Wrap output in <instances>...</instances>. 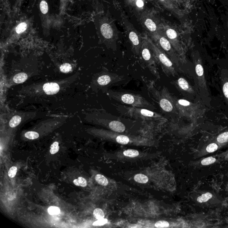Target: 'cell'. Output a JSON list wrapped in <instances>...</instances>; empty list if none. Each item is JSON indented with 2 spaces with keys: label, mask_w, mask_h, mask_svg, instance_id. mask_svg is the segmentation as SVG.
<instances>
[{
  "label": "cell",
  "mask_w": 228,
  "mask_h": 228,
  "mask_svg": "<svg viewBox=\"0 0 228 228\" xmlns=\"http://www.w3.org/2000/svg\"><path fill=\"white\" fill-rule=\"evenodd\" d=\"M76 78V75H74L69 78L58 81L46 82L43 84H40L39 85H37L34 87L29 86L33 87L32 90H29V92H33V94L36 95L39 93L47 95H55L59 93L62 89L66 87L69 84L72 83Z\"/></svg>",
  "instance_id": "cell-1"
},
{
  "label": "cell",
  "mask_w": 228,
  "mask_h": 228,
  "mask_svg": "<svg viewBox=\"0 0 228 228\" xmlns=\"http://www.w3.org/2000/svg\"><path fill=\"white\" fill-rule=\"evenodd\" d=\"M110 97L117 101L133 107L152 109L153 106L140 95L124 92L109 91Z\"/></svg>",
  "instance_id": "cell-2"
},
{
  "label": "cell",
  "mask_w": 228,
  "mask_h": 228,
  "mask_svg": "<svg viewBox=\"0 0 228 228\" xmlns=\"http://www.w3.org/2000/svg\"><path fill=\"white\" fill-rule=\"evenodd\" d=\"M147 38L156 60L162 67L165 73H168L171 75L174 74L175 72L174 67L171 59L168 58L165 52L154 43L151 39L148 37Z\"/></svg>",
  "instance_id": "cell-3"
},
{
  "label": "cell",
  "mask_w": 228,
  "mask_h": 228,
  "mask_svg": "<svg viewBox=\"0 0 228 228\" xmlns=\"http://www.w3.org/2000/svg\"><path fill=\"white\" fill-rule=\"evenodd\" d=\"M120 111L125 115L134 118H145L146 119H157L163 118L160 114L148 109L136 107H120Z\"/></svg>",
  "instance_id": "cell-4"
},
{
  "label": "cell",
  "mask_w": 228,
  "mask_h": 228,
  "mask_svg": "<svg viewBox=\"0 0 228 228\" xmlns=\"http://www.w3.org/2000/svg\"><path fill=\"white\" fill-rule=\"evenodd\" d=\"M141 22L144 29L152 38L159 33L161 25L155 16L151 13L143 12L141 16Z\"/></svg>",
  "instance_id": "cell-5"
},
{
  "label": "cell",
  "mask_w": 228,
  "mask_h": 228,
  "mask_svg": "<svg viewBox=\"0 0 228 228\" xmlns=\"http://www.w3.org/2000/svg\"><path fill=\"white\" fill-rule=\"evenodd\" d=\"M123 22L125 27L129 39L132 44L135 52L139 54L141 50L143 37H141L133 25L129 22L125 16L122 17Z\"/></svg>",
  "instance_id": "cell-6"
},
{
  "label": "cell",
  "mask_w": 228,
  "mask_h": 228,
  "mask_svg": "<svg viewBox=\"0 0 228 228\" xmlns=\"http://www.w3.org/2000/svg\"><path fill=\"white\" fill-rule=\"evenodd\" d=\"M141 56L149 68L155 75L156 73L155 57L148 41L147 37H143L141 50Z\"/></svg>",
  "instance_id": "cell-7"
},
{
  "label": "cell",
  "mask_w": 228,
  "mask_h": 228,
  "mask_svg": "<svg viewBox=\"0 0 228 228\" xmlns=\"http://www.w3.org/2000/svg\"><path fill=\"white\" fill-rule=\"evenodd\" d=\"M100 32L102 35L110 44L115 43L118 39V31L113 22L107 20L101 25Z\"/></svg>",
  "instance_id": "cell-8"
},
{
  "label": "cell",
  "mask_w": 228,
  "mask_h": 228,
  "mask_svg": "<svg viewBox=\"0 0 228 228\" xmlns=\"http://www.w3.org/2000/svg\"><path fill=\"white\" fill-rule=\"evenodd\" d=\"M152 39L156 42V45L159 46V47L170 57L171 60H174V61L175 62V59H174L175 53L172 44H171L161 29L159 33Z\"/></svg>",
  "instance_id": "cell-9"
},
{
  "label": "cell",
  "mask_w": 228,
  "mask_h": 228,
  "mask_svg": "<svg viewBox=\"0 0 228 228\" xmlns=\"http://www.w3.org/2000/svg\"><path fill=\"white\" fill-rule=\"evenodd\" d=\"M160 29L174 48L176 49L177 43V34L175 30L171 27L161 25Z\"/></svg>",
  "instance_id": "cell-10"
},
{
  "label": "cell",
  "mask_w": 228,
  "mask_h": 228,
  "mask_svg": "<svg viewBox=\"0 0 228 228\" xmlns=\"http://www.w3.org/2000/svg\"><path fill=\"white\" fill-rule=\"evenodd\" d=\"M36 116L35 112H21L17 113L11 118L9 122L10 128H14L19 125L24 119L27 117H34Z\"/></svg>",
  "instance_id": "cell-11"
},
{
  "label": "cell",
  "mask_w": 228,
  "mask_h": 228,
  "mask_svg": "<svg viewBox=\"0 0 228 228\" xmlns=\"http://www.w3.org/2000/svg\"><path fill=\"white\" fill-rule=\"evenodd\" d=\"M116 75L112 74H105L100 76L97 80V83L101 86H106L116 82Z\"/></svg>",
  "instance_id": "cell-12"
},
{
  "label": "cell",
  "mask_w": 228,
  "mask_h": 228,
  "mask_svg": "<svg viewBox=\"0 0 228 228\" xmlns=\"http://www.w3.org/2000/svg\"><path fill=\"white\" fill-rule=\"evenodd\" d=\"M156 98H157L156 99L159 102V105L163 110L167 112L173 111L174 106L171 101L169 100V98L159 96L158 95Z\"/></svg>",
  "instance_id": "cell-13"
},
{
  "label": "cell",
  "mask_w": 228,
  "mask_h": 228,
  "mask_svg": "<svg viewBox=\"0 0 228 228\" xmlns=\"http://www.w3.org/2000/svg\"><path fill=\"white\" fill-rule=\"evenodd\" d=\"M28 78L27 73H19L15 75L13 78V82L15 84H21L25 82Z\"/></svg>",
  "instance_id": "cell-14"
},
{
  "label": "cell",
  "mask_w": 228,
  "mask_h": 228,
  "mask_svg": "<svg viewBox=\"0 0 228 228\" xmlns=\"http://www.w3.org/2000/svg\"><path fill=\"white\" fill-rule=\"evenodd\" d=\"M159 3L162 5L164 7L173 12L176 11L175 6L172 0H157Z\"/></svg>",
  "instance_id": "cell-15"
},
{
  "label": "cell",
  "mask_w": 228,
  "mask_h": 228,
  "mask_svg": "<svg viewBox=\"0 0 228 228\" xmlns=\"http://www.w3.org/2000/svg\"><path fill=\"white\" fill-rule=\"evenodd\" d=\"M95 179L99 184L103 186H107L108 184V179L105 176L101 174L96 175L95 177Z\"/></svg>",
  "instance_id": "cell-16"
},
{
  "label": "cell",
  "mask_w": 228,
  "mask_h": 228,
  "mask_svg": "<svg viewBox=\"0 0 228 228\" xmlns=\"http://www.w3.org/2000/svg\"><path fill=\"white\" fill-rule=\"evenodd\" d=\"M178 85L181 89L184 90H188L189 88V83L187 81L183 78H180L177 81Z\"/></svg>",
  "instance_id": "cell-17"
},
{
  "label": "cell",
  "mask_w": 228,
  "mask_h": 228,
  "mask_svg": "<svg viewBox=\"0 0 228 228\" xmlns=\"http://www.w3.org/2000/svg\"><path fill=\"white\" fill-rule=\"evenodd\" d=\"M134 180L137 182L140 183H146L148 181V178L146 176L142 174H138L134 176Z\"/></svg>",
  "instance_id": "cell-18"
},
{
  "label": "cell",
  "mask_w": 228,
  "mask_h": 228,
  "mask_svg": "<svg viewBox=\"0 0 228 228\" xmlns=\"http://www.w3.org/2000/svg\"><path fill=\"white\" fill-rule=\"evenodd\" d=\"M131 3L133 4L134 6L137 9V10L143 9L144 6V0H130Z\"/></svg>",
  "instance_id": "cell-19"
},
{
  "label": "cell",
  "mask_w": 228,
  "mask_h": 228,
  "mask_svg": "<svg viewBox=\"0 0 228 228\" xmlns=\"http://www.w3.org/2000/svg\"><path fill=\"white\" fill-rule=\"evenodd\" d=\"M73 182L76 186L85 187L87 185V180L82 177H79L77 179H75Z\"/></svg>",
  "instance_id": "cell-20"
},
{
  "label": "cell",
  "mask_w": 228,
  "mask_h": 228,
  "mask_svg": "<svg viewBox=\"0 0 228 228\" xmlns=\"http://www.w3.org/2000/svg\"><path fill=\"white\" fill-rule=\"evenodd\" d=\"M25 136L28 139L33 140L39 138V134L37 132L32 130V131H28L26 132Z\"/></svg>",
  "instance_id": "cell-21"
},
{
  "label": "cell",
  "mask_w": 228,
  "mask_h": 228,
  "mask_svg": "<svg viewBox=\"0 0 228 228\" xmlns=\"http://www.w3.org/2000/svg\"><path fill=\"white\" fill-rule=\"evenodd\" d=\"M212 197V194L209 193H207L206 194H203L201 196H199L197 200L200 203L205 202L211 199Z\"/></svg>",
  "instance_id": "cell-22"
},
{
  "label": "cell",
  "mask_w": 228,
  "mask_h": 228,
  "mask_svg": "<svg viewBox=\"0 0 228 228\" xmlns=\"http://www.w3.org/2000/svg\"><path fill=\"white\" fill-rule=\"evenodd\" d=\"M123 154L125 156L128 157H135L139 155V153L138 151L133 149H128L125 151L123 152Z\"/></svg>",
  "instance_id": "cell-23"
},
{
  "label": "cell",
  "mask_w": 228,
  "mask_h": 228,
  "mask_svg": "<svg viewBox=\"0 0 228 228\" xmlns=\"http://www.w3.org/2000/svg\"><path fill=\"white\" fill-rule=\"evenodd\" d=\"M116 141L122 144H127L129 142V139L128 136L123 135L118 136L116 138Z\"/></svg>",
  "instance_id": "cell-24"
},
{
  "label": "cell",
  "mask_w": 228,
  "mask_h": 228,
  "mask_svg": "<svg viewBox=\"0 0 228 228\" xmlns=\"http://www.w3.org/2000/svg\"><path fill=\"white\" fill-rule=\"evenodd\" d=\"M72 67L69 63H65L61 65L60 70L62 73H67L72 70Z\"/></svg>",
  "instance_id": "cell-25"
},
{
  "label": "cell",
  "mask_w": 228,
  "mask_h": 228,
  "mask_svg": "<svg viewBox=\"0 0 228 228\" xmlns=\"http://www.w3.org/2000/svg\"><path fill=\"white\" fill-rule=\"evenodd\" d=\"M48 213L50 215H58L60 213V209L56 206H50L48 209Z\"/></svg>",
  "instance_id": "cell-26"
},
{
  "label": "cell",
  "mask_w": 228,
  "mask_h": 228,
  "mask_svg": "<svg viewBox=\"0 0 228 228\" xmlns=\"http://www.w3.org/2000/svg\"><path fill=\"white\" fill-rule=\"evenodd\" d=\"M94 216L97 219V220H100V219H103L104 218V214L103 213V211L101 209H95L94 211Z\"/></svg>",
  "instance_id": "cell-27"
},
{
  "label": "cell",
  "mask_w": 228,
  "mask_h": 228,
  "mask_svg": "<svg viewBox=\"0 0 228 228\" xmlns=\"http://www.w3.org/2000/svg\"><path fill=\"white\" fill-rule=\"evenodd\" d=\"M217 141L220 143H224L228 141V132L221 134L217 138Z\"/></svg>",
  "instance_id": "cell-28"
},
{
  "label": "cell",
  "mask_w": 228,
  "mask_h": 228,
  "mask_svg": "<svg viewBox=\"0 0 228 228\" xmlns=\"http://www.w3.org/2000/svg\"><path fill=\"white\" fill-rule=\"evenodd\" d=\"M60 149L59 143L58 142H54L50 147V153L52 154H55L58 153Z\"/></svg>",
  "instance_id": "cell-29"
},
{
  "label": "cell",
  "mask_w": 228,
  "mask_h": 228,
  "mask_svg": "<svg viewBox=\"0 0 228 228\" xmlns=\"http://www.w3.org/2000/svg\"><path fill=\"white\" fill-rule=\"evenodd\" d=\"M27 24L25 22H22L18 25L16 29V31L17 34H21L26 30Z\"/></svg>",
  "instance_id": "cell-30"
},
{
  "label": "cell",
  "mask_w": 228,
  "mask_h": 228,
  "mask_svg": "<svg viewBox=\"0 0 228 228\" xmlns=\"http://www.w3.org/2000/svg\"><path fill=\"white\" fill-rule=\"evenodd\" d=\"M215 158L213 157H209L205 158L201 161V164L203 165H208L212 164L216 161Z\"/></svg>",
  "instance_id": "cell-31"
},
{
  "label": "cell",
  "mask_w": 228,
  "mask_h": 228,
  "mask_svg": "<svg viewBox=\"0 0 228 228\" xmlns=\"http://www.w3.org/2000/svg\"><path fill=\"white\" fill-rule=\"evenodd\" d=\"M40 8L42 13L43 14H46L48 11V6L47 3L45 1H42L40 5Z\"/></svg>",
  "instance_id": "cell-32"
},
{
  "label": "cell",
  "mask_w": 228,
  "mask_h": 228,
  "mask_svg": "<svg viewBox=\"0 0 228 228\" xmlns=\"http://www.w3.org/2000/svg\"><path fill=\"white\" fill-rule=\"evenodd\" d=\"M218 148V146L216 143H212L208 145L206 148V150L208 153H211L216 151Z\"/></svg>",
  "instance_id": "cell-33"
},
{
  "label": "cell",
  "mask_w": 228,
  "mask_h": 228,
  "mask_svg": "<svg viewBox=\"0 0 228 228\" xmlns=\"http://www.w3.org/2000/svg\"><path fill=\"white\" fill-rule=\"evenodd\" d=\"M17 169L16 167L13 166L9 169L8 172V175L10 178H14L15 176L17 173Z\"/></svg>",
  "instance_id": "cell-34"
},
{
  "label": "cell",
  "mask_w": 228,
  "mask_h": 228,
  "mask_svg": "<svg viewBox=\"0 0 228 228\" xmlns=\"http://www.w3.org/2000/svg\"><path fill=\"white\" fill-rule=\"evenodd\" d=\"M155 226L157 228H163L168 227L169 226V223L166 221H160L155 224Z\"/></svg>",
  "instance_id": "cell-35"
},
{
  "label": "cell",
  "mask_w": 228,
  "mask_h": 228,
  "mask_svg": "<svg viewBox=\"0 0 228 228\" xmlns=\"http://www.w3.org/2000/svg\"><path fill=\"white\" fill-rule=\"evenodd\" d=\"M108 223V220L105 218L98 220L96 222H94L93 223V225L94 226H102L104 224H106Z\"/></svg>",
  "instance_id": "cell-36"
},
{
  "label": "cell",
  "mask_w": 228,
  "mask_h": 228,
  "mask_svg": "<svg viewBox=\"0 0 228 228\" xmlns=\"http://www.w3.org/2000/svg\"><path fill=\"white\" fill-rule=\"evenodd\" d=\"M196 74L199 76H202L204 74V69L201 64H197L196 67Z\"/></svg>",
  "instance_id": "cell-37"
},
{
  "label": "cell",
  "mask_w": 228,
  "mask_h": 228,
  "mask_svg": "<svg viewBox=\"0 0 228 228\" xmlns=\"http://www.w3.org/2000/svg\"><path fill=\"white\" fill-rule=\"evenodd\" d=\"M178 103L179 105H181V106H184V107L189 106L190 104L189 102L184 100H179L178 101Z\"/></svg>",
  "instance_id": "cell-38"
},
{
  "label": "cell",
  "mask_w": 228,
  "mask_h": 228,
  "mask_svg": "<svg viewBox=\"0 0 228 228\" xmlns=\"http://www.w3.org/2000/svg\"><path fill=\"white\" fill-rule=\"evenodd\" d=\"M223 90L225 97L228 99V82H226L224 85Z\"/></svg>",
  "instance_id": "cell-39"
},
{
  "label": "cell",
  "mask_w": 228,
  "mask_h": 228,
  "mask_svg": "<svg viewBox=\"0 0 228 228\" xmlns=\"http://www.w3.org/2000/svg\"><path fill=\"white\" fill-rule=\"evenodd\" d=\"M64 1H66V0H64Z\"/></svg>",
  "instance_id": "cell-40"
}]
</instances>
